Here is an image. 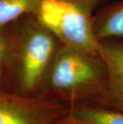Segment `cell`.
<instances>
[{
	"instance_id": "cell-1",
	"label": "cell",
	"mask_w": 123,
	"mask_h": 124,
	"mask_svg": "<svg viewBox=\"0 0 123 124\" xmlns=\"http://www.w3.org/2000/svg\"><path fill=\"white\" fill-rule=\"evenodd\" d=\"M108 82L99 54L61 45L42 82L38 96L67 106L94 104Z\"/></svg>"
},
{
	"instance_id": "cell-2",
	"label": "cell",
	"mask_w": 123,
	"mask_h": 124,
	"mask_svg": "<svg viewBox=\"0 0 123 124\" xmlns=\"http://www.w3.org/2000/svg\"><path fill=\"white\" fill-rule=\"evenodd\" d=\"M61 43L35 15L17 21L14 91L38 96L42 82Z\"/></svg>"
},
{
	"instance_id": "cell-3",
	"label": "cell",
	"mask_w": 123,
	"mask_h": 124,
	"mask_svg": "<svg viewBox=\"0 0 123 124\" xmlns=\"http://www.w3.org/2000/svg\"><path fill=\"white\" fill-rule=\"evenodd\" d=\"M36 17L62 45L99 54L100 41L94 30L93 15L64 0H43Z\"/></svg>"
},
{
	"instance_id": "cell-4",
	"label": "cell",
	"mask_w": 123,
	"mask_h": 124,
	"mask_svg": "<svg viewBox=\"0 0 123 124\" xmlns=\"http://www.w3.org/2000/svg\"><path fill=\"white\" fill-rule=\"evenodd\" d=\"M69 110L67 105L0 89V124H57Z\"/></svg>"
},
{
	"instance_id": "cell-5",
	"label": "cell",
	"mask_w": 123,
	"mask_h": 124,
	"mask_svg": "<svg viewBox=\"0 0 123 124\" xmlns=\"http://www.w3.org/2000/svg\"><path fill=\"white\" fill-rule=\"evenodd\" d=\"M98 52L106 65L108 82L94 105L123 112V40L101 41Z\"/></svg>"
},
{
	"instance_id": "cell-6",
	"label": "cell",
	"mask_w": 123,
	"mask_h": 124,
	"mask_svg": "<svg viewBox=\"0 0 123 124\" xmlns=\"http://www.w3.org/2000/svg\"><path fill=\"white\" fill-rule=\"evenodd\" d=\"M94 30L99 41L123 40V0L101 7L93 15Z\"/></svg>"
},
{
	"instance_id": "cell-7",
	"label": "cell",
	"mask_w": 123,
	"mask_h": 124,
	"mask_svg": "<svg viewBox=\"0 0 123 124\" xmlns=\"http://www.w3.org/2000/svg\"><path fill=\"white\" fill-rule=\"evenodd\" d=\"M17 22L0 27V89L14 91Z\"/></svg>"
},
{
	"instance_id": "cell-8",
	"label": "cell",
	"mask_w": 123,
	"mask_h": 124,
	"mask_svg": "<svg viewBox=\"0 0 123 124\" xmlns=\"http://www.w3.org/2000/svg\"><path fill=\"white\" fill-rule=\"evenodd\" d=\"M69 116L79 124H123V112L94 104L70 106Z\"/></svg>"
},
{
	"instance_id": "cell-9",
	"label": "cell",
	"mask_w": 123,
	"mask_h": 124,
	"mask_svg": "<svg viewBox=\"0 0 123 124\" xmlns=\"http://www.w3.org/2000/svg\"><path fill=\"white\" fill-rule=\"evenodd\" d=\"M43 0H0V27L27 15H37Z\"/></svg>"
},
{
	"instance_id": "cell-10",
	"label": "cell",
	"mask_w": 123,
	"mask_h": 124,
	"mask_svg": "<svg viewBox=\"0 0 123 124\" xmlns=\"http://www.w3.org/2000/svg\"><path fill=\"white\" fill-rule=\"evenodd\" d=\"M75 5L88 14L94 15L101 7L109 3V0H64Z\"/></svg>"
},
{
	"instance_id": "cell-11",
	"label": "cell",
	"mask_w": 123,
	"mask_h": 124,
	"mask_svg": "<svg viewBox=\"0 0 123 124\" xmlns=\"http://www.w3.org/2000/svg\"><path fill=\"white\" fill-rule=\"evenodd\" d=\"M57 124H79V123L74 122V121L69 116V114H68L66 117L62 118L61 121H59Z\"/></svg>"
}]
</instances>
